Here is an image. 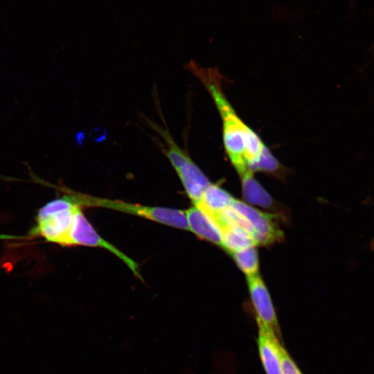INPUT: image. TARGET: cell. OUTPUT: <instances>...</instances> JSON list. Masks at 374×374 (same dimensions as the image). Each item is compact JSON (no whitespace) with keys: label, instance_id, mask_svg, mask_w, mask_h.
Segmentation results:
<instances>
[{"label":"cell","instance_id":"cell-1","mask_svg":"<svg viewBox=\"0 0 374 374\" xmlns=\"http://www.w3.org/2000/svg\"><path fill=\"white\" fill-rule=\"evenodd\" d=\"M186 69L197 77L211 96L222 121L223 141L226 154L240 177L259 159L266 147L260 137L238 117L221 86L217 70L204 68L192 61Z\"/></svg>","mask_w":374,"mask_h":374},{"label":"cell","instance_id":"cell-2","mask_svg":"<svg viewBox=\"0 0 374 374\" xmlns=\"http://www.w3.org/2000/svg\"><path fill=\"white\" fill-rule=\"evenodd\" d=\"M78 207L81 206L70 195L47 202L39 209L30 235L49 242L69 246L73 217Z\"/></svg>","mask_w":374,"mask_h":374},{"label":"cell","instance_id":"cell-3","mask_svg":"<svg viewBox=\"0 0 374 374\" xmlns=\"http://www.w3.org/2000/svg\"><path fill=\"white\" fill-rule=\"evenodd\" d=\"M71 194L73 200L81 207L93 206L109 208L125 213L143 217L175 228L188 230L186 212L181 210L142 206L117 199L96 197L78 193L71 192Z\"/></svg>","mask_w":374,"mask_h":374},{"label":"cell","instance_id":"cell-4","mask_svg":"<svg viewBox=\"0 0 374 374\" xmlns=\"http://www.w3.org/2000/svg\"><path fill=\"white\" fill-rule=\"evenodd\" d=\"M77 245L97 247L107 249L123 260L136 277L141 278L136 262L103 239L96 232L83 214L82 207H78L75 212L69 235V246Z\"/></svg>","mask_w":374,"mask_h":374},{"label":"cell","instance_id":"cell-5","mask_svg":"<svg viewBox=\"0 0 374 374\" xmlns=\"http://www.w3.org/2000/svg\"><path fill=\"white\" fill-rule=\"evenodd\" d=\"M231 207L249 223L256 245L269 244L282 240L283 233L275 222L276 215L263 213L236 199H234Z\"/></svg>","mask_w":374,"mask_h":374},{"label":"cell","instance_id":"cell-6","mask_svg":"<svg viewBox=\"0 0 374 374\" xmlns=\"http://www.w3.org/2000/svg\"><path fill=\"white\" fill-rule=\"evenodd\" d=\"M247 278L250 297L256 314V321L268 326L278 335V319L266 285L259 274L247 276Z\"/></svg>","mask_w":374,"mask_h":374},{"label":"cell","instance_id":"cell-7","mask_svg":"<svg viewBox=\"0 0 374 374\" xmlns=\"http://www.w3.org/2000/svg\"><path fill=\"white\" fill-rule=\"evenodd\" d=\"M173 168L193 204H198L206 189L211 184L206 176L189 155Z\"/></svg>","mask_w":374,"mask_h":374},{"label":"cell","instance_id":"cell-8","mask_svg":"<svg viewBox=\"0 0 374 374\" xmlns=\"http://www.w3.org/2000/svg\"><path fill=\"white\" fill-rule=\"evenodd\" d=\"M258 348L266 374H281L279 348L281 345L277 334L268 326L257 321Z\"/></svg>","mask_w":374,"mask_h":374},{"label":"cell","instance_id":"cell-9","mask_svg":"<svg viewBox=\"0 0 374 374\" xmlns=\"http://www.w3.org/2000/svg\"><path fill=\"white\" fill-rule=\"evenodd\" d=\"M185 212L189 231L201 239L222 247V231L213 219L195 205Z\"/></svg>","mask_w":374,"mask_h":374},{"label":"cell","instance_id":"cell-10","mask_svg":"<svg viewBox=\"0 0 374 374\" xmlns=\"http://www.w3.org/2000/svg\"><path fill=\"white\" fill-rule=\"evenodd\" d=\"M234 198L226 190L216 184H211L206 189L201 201L195 204L212 219L230 208Z\"/></svg>","mask_w":374,"mask_h":374},{"label":"cell","instance_id":"cell-11","mask_svg":"<svg viewBox=\"0 0 374 374\" xmlns=\"http://www.w3.org/2000/svg\"><path fill=\"white\" fill-rule=\"evenodd\" d=\"M253 173L249 171L240 176L243 197L249 204L269 208L274 204L273 199L254 179Z\"/></svg>","mask_w":374,"mask_h":374},{"label":"cell","instance_id":"cell-12","mask_svg":"<svg viewBox=\"0 0 374 374\" xmlns=\"http://www.w3.org/2000/svg\"><path fill=\"white\" fill-rule=\"evenodd\" d=\"M222 231V247L230 254L244 249L256 246L248 231L240 226H226Z\"/></svg>","mask_w":374,"mask_h":374},{"label":"cell","instance_id":"cell-13","mask_svg":"<svg viewBox=\"0 0 374 374\" xmlns=\"http://www.w3.org/2000/svg\"><path fill=\"white\" fill-rule=\"evenodd\" d=\"M231 255L247 276L258 274V257L255 246L233 252Z\"/></svg>","mask_w":374,"mask_h":374},{"label":"cell","instance_id":"cell-14","mask_svg":"<svg viewBox=\"0 0 374 374\" xmlns=\"http://www.w3.org/2000/svg\"><path fill=\"white\" fill-rule=\"evenodd\" d=\"M280 166L277 159L272 155L269 150L265 147L258 161L249 167L250 170L264 171L269 173H277Z\"/></svg>","mask_w":374,"mask_h":374},{"label":"cell","instance_id":"cell-15","mask_svg":"<svg viewBox=\"0 0 374 374\" xmlns=\"http://www.w3.org/2000/svg\"><path fill=\"white\" fill-rule=\"evenodd\" d=\"M281 374H303L290 354L280 345L279 348Z\"/></svg>","mask_w":374,"mask_h":374},{"label":"cell","instance_id":"cell-16","mask_svg":"<svg viewBox=\"0 0 374 374\" xmlns=\"http://www.w3.org/2000/svg\"><path fill=\"white\" fill-rule=\"evenodd\" d=\"M370 247H371V249H374V236L371 241Z\"/></svg>","mask_w":374,"mask_h":374}]
</instances>
